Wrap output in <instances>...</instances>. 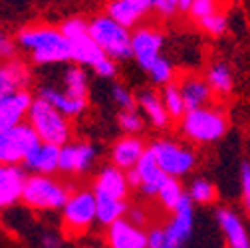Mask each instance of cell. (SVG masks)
<instances>
[{
  "label": "cell",
  "mask_w": 250,
  "mask_h": 248,
  "mask_svg": "<svg viewBox=\"0 0 250 248\" xmlns=\"http://www.w3.org/2000/svg\"><path fill=\"white\" fill-rule=\"evenodd\" d=\"M16 42L20 48H24L34 64L38 66H50V64H62V62L72 60L70 40L62 34L60 28L52 26H26L22 28Z\"/></svg>",
  "instance_id": "cell-1"
},
{
  "label": "cell",
  "mask_w": 250,
  "mask_h": 248,
  "mask_svg": "<svg viewBox=\"0 0 250 248\" xmlns=\"http://www.w3.org/2000/svg\"><path fill=\"white\" fill-rule=\"evenodd\" d=\"M28 123L34 127L42 143H50L58 147H64L66 143H70L72 137L70 117H66L42 98H36L32 107H30Z\"/></svg>",
  "instance_id": "cell-2"
},
{
  "label": "cell",
  "mask_w": 250,
  "mask_h": 248,
  "mask_svg": "<svg viewBox=\"0 0 250 248\" xmlns=\"http://www.w3.org/2000/svg\"><path fill=\"white\" fill-rule=\"evenodd\" d=\"M229 127L227 115L216 109V107H201V109H193L187 111L185 117L181 119V133L193 141V143H214L218 141Z\"/></svg>",
  "instance_id": "cell-3"
},
{
  "label": "cell",
  "mask_w": 250,
  "mask_h": 248,
  "mask_svg": "<svg viewBox=\"0 0 250 248\" xmlns=\"http://www.w3.org/2000/svg\"><path fill=\"white\" fill-rule=\"evenodd\" d=\"M70 195V189L54 175H30L24 185L22 203L36 210H58L64 208Z\"/></svg>",
  "instance_id": "cell-4"
},
{
  "label": "cell",
  "mask_w": 250,
  "mask_h": 248,
  "mask_svg": "<svg viewBox=\"0 0 250 248\" xmlns=\"http://www.w3.org/2000/svg\"><path fill=\"white\" fill-rule=\"evenodd\" d=\"M89 36L98 42L104 54L115 62L133 58L131 50V32L125 26L117 24L107 14L89 20Z\"/></svg>",
  "instance_id": "cell-5"
},
{
  "label": "cell",
  "mask_w": 250,
  "mask_h": 248,
  "mask_svg": "<svg viewBox=\"0 0 250 248\" xmlns=\"http://www.w3.org/2000/svg\"><path fill=\"white\" fill-rule=\"evenodd\" d=\"M98 221V203L91 189H78L70 195L62 208V225L64 232L72 238L82 236Z\"/></svg>",
  "instance_id": "cell-6"
},
{
  "label": "cell",
  "mask_w": 250,
  "mask_h": 248,
  "mask_svg": "<svg viewBox=\"0 0 250 248\" xmlns=\"http://www.w3.org/2000/svg\"><path fill=\"white\" fill-rule=\"evenodd\" d=\"M42 141L34 127L28 121H22L18 125L0 133V165H18L24 163L34 147Z\"/></svg>",
  "instance_id": "cell-7"
},
{
  "label": "cell",
  "mask_w": 250,
  "mask_h": 248,
  "mask_svg": "<svg viewBox=\"0 0 250 248\" xmlns=\"http://www.w3.org/2000/svg\"><path fill=\"white\" fill-rule=\"evenodd\" d=\"M149 149L153 153L155 161H157V165L161 167V171L173 179H179V177H185L187 173H191L197 163L195 153L189 147H185L173 139H157L155 143L149 145Z\"/></svg>",
  "instance_id": "cell-8"
},
{
  "label": "cell",
  "mask_w": 250,
  "mask_h": 248,
  "mask_svg": "<svg viewBox=\"0 0 250 248\" xmlns=\"http://www.w3.org/2000/svg\"><path fill=\"white\" fill-rule=\"evenodd\" d=\"M165 38L157 28L153 26H139L131 32V50L133 60L139 64L141 70H149L155 62L161 58Z\"/></svg>",
  "instance_id": "cell-9"
},
{
  "label": "cell",
  "mask_w": 250,
  "mask_h": 248,
  "mask_svg": "<svg viewBox=\"0 0 250 248\" xmlns=\"http://www.w3.org/2000/svg\"><path fill=\"white\" fill-rule=\"evenodd\" d=\"M98 149L85 141H70L60 147V173L82 175L96 161Z\"/></svg>",
  "instance_id": "cell-10"
},
{
  "label": "cell",
  "mask_w": 250,
  "mask_h": 248,
  "mask_svg": "<svg viewBox=\"0 0 250 248\" xmlns=\"http://www.w3.org/2000/svg\"><path fill=\"white\" fill-rule=\"evenodd\" d=\"M93 195L96 197H107V199H115V201H127V193H129V183H127V175L125 171L117 169L115 165H107L104 167L96 181H93L91 187Z\"/></svg>",
  "instance_id": "cell-11"
},
{
  "label": "cell",
  "mask_w": 250,
  "mask_h": 248,
  "mask_svg": "<svg viewBox=\"0 0 250 248\" xmlns=\"http://www.w3.org/2000/svg\"><path fill=\"white\" fill-rule=\"evenodd\" d=\"M107 246L109 248H147V232L133 225L129 219H119L107 227Z\"/></svg>",
  "instance_id": "cell-12"
},
{
  "label": "cell",
  "mask_w": 250,
  "mask_h": 248,
  "mask_svg": "<svg viewBox=\"0 0 250 248\" xmlns=\"http://www.w3.org/2000/svg\"><path fill=\"white\" fill-rule=\"evenodd\" d=\"M193 227H195V214H193V201L187 193V197L183 199V203L177 207V210L173 212V219L167 223L165 232H167V240L173 246H183L193 234Z\"/></svg>",
  "instance_id": "cell-13"
},
{
  "label": "cell",
  "mask_w": 250,
  "mask_h": 248,
  "mask_svg": "<svg viewBox=\"0 0 250 248\" xmlns=\"http://www.w3.org/2000/svg\"><path fill=\"white\" fill-rule=\"evenodd\" d=\"M32 82V74H30L28 66L22 60L14 58L8 60L0 66V103H2L8 96L16 94L20 89H26Z\"/></svg>",
  "instance_id": "cell-14"
},
{
  "label": "cell",
  "mask_w": 250,
  "mask_h": 248,
  "mask_svg": "<svg viewBox=\"0 0 250 248\" xmlns=\"http://www.w3.org/2000/svg\"><path fill=\"white\" fill-rule=\"evenodd\" d=\"M32 103H34V98L28 89H20L16 94L8 96L0 103V133L22 123L24 117H28Z\"/></svg>",
  "instance_id": "cell-15"
},
{
  "label": "cell",
  "mask_w": 250,
  "mask_h": 248,
  "mask_svg": "<svg viewBox=\"0 0 250 248\" xmlns=\"http://www.w3.org/2000/svg\"><path fill=\"white\" fill-rule=\"evenodd\" d=\"M28 175L18 165H0V208H8L22 201Z\"/></svg>",
  "instance_id": "cell-16"
},
{
  "label": "cell",
  "mask_w": 250,
  "mask_h": 248,
  "mask_svg": "<svg viewBox=\"0 0 250 248\" xmlns=\"http://www.w3.org/2000/svg\"><path fill=\"white\" fill-rule=\"evenodd\" d=\"M135 171L139 175V191L145 195V197H157L161 187L165 185V181L169 179L161 167L157 165V161H155L151 149L147 147L145 155L141 157V161L135 165Z\"/></svg>",
  "instance_id": "cell-17"
},
{
  "label": "cell",
  "mask_w": 250,
  "mask_h": 248,
  "mask_svg": "<svg viewBox=\"0 0 250 248\" xmlns=\"http://www.w3.org/2000/svg\"><path fill=\"white\" fill-rule=\"evenodd\" d=\"M145 151L147 147L137 135H125L117 139L111 147V165L121 171H129L141 161Z\"/></svg>",
  "instance_id": "cell-18"
},
{
  "label": "cell",
  "mask_w": 250,
  "mask_h": 248,
  "mask_svg": "<svg viewBox=\"0 0 250 248\" xmlns=\"http://www.w3.org/2000/svg\"><path fill=\"white\" fill-rule=\"evenodd\" d=\"M181 89V96L183 102L187 105V111H193V109H201V107H208L212 102V89L208 85V82L205 78L199 76H187L183 78L179 83Z\"/></svg>",
  "instance_id": "cell-19"
},
{
  "label": "cell",
  "mask_w": 250,
  "mask_h": 248,
  "mask_svg": "<svg viewBox=\"0 0 250 248\" xmlns=\"http://www.w3.org/2000/svg\"><path fill=\"white\" fill-rule=\"evenodd\" d=\"M137 105L143 111L145 119L151 123L155 129H167L171 125V115L165 109V103L161 100V94L153 89H141L137 94Z\"/></svg>",
  "instance_id": "cell-20"
},
{
  "label": "cell",
  "mask_w": 250,
  "mask_h": 248,
  "mask_svg": "<svg viewBox=\"0 0 250 248\" xmlns=\"http://www.w3.org/2000/svg\"><path fill=\"white\" fill-rule=\"evenodd\" d=\"M24 167L32 175H54L60 171V147L50 143H40L30 151L24 161Z\"/></svg>",
  "instance_id": "cell-21"
},
{
  "label": "cell",
  "mask_w": 250,
  "mask_h": 248,
  "mask_svg": "<svg viewBox=\"0 0 250 248\" xmlns=\"http://www.w3.org/2000/svg\"><path fill=\"white\" fill-rule=\"evenodd\" d=\"M216 223L221 227L223 234L227 236L229 248H250V236L244 228L240 216L230 208H218L216 210Z\"/></svg>",
  "instance_id": "cell-22"
},
{
  "label": "cell",
  "mask_w": 250,
  "mask_h": 248,
  "mask_svg": "<svg viewBox=\"0 0 250 248\" xmlns=\"http://www.w3.org/2000/svg\"><path fill=\"white\" fill-rule=\"evenodd\" d=\"M70 50H72V62L76 66H89L96 68L100 62L105 58L104 50L98 46V42L89 36V32L72 38L70 40Z\"/></svg>",
  "instance_id": "cell-23"
},
{
  "label": "cell",
  "mask_w": 250,
  "mask_h": 248,
  "mask_svg": "<svg viewBox=\"0 0 250 248\" xmlns=\"http://www.w3.org/2000/svg\"><path fill=\"white\" fill-rule=\"evenodd\" d=\"M62 85L64 87H58V89L64 91L68 98H72L76 102H82V103H87L89 85H87V74L82 70V66L66 68L64 76H62Z\"/></svg>",
  "instance_id": "cell-24"
},
{
  "label": "cell",
  "mask_w": 250,
  "mask_h": 248,
  "mask_svg": "<svg viewBox=\"0 0 250 248\" xmlns=\"http://www.w3.org/2000/svg\"><path fill=\"white\" fill-rule=\"evenodd\" d=\"M40 98L46 100L48 103H52L58 111H62V113H64L66 117H70V119L82 115V113L85 111V107H87V103L76 102V100L68 98L62 89H58V87H50V85H46V87L40 89Z\"/></svg>",
  "instance_id": "cell-25"
},
{
  "label": "cell",
  "mask_w": 250,
  "mask_h": 248,
  "mask_svg": "<svg viewBox=\"0 0 250 248\" xmlns=\"http://www.w3.org/2000/svg\"><path fill=\"white\" fill-rule=\"evenodd\" d=\"M205 80L208 82L212 94L216 96H229L234 87V76L227 62H212L207 70Z\"/></svg>",
  "instance_id": "cell-26"
},
{
  "label": "cell",
  "mask_w": 250,
  "mask_h": 248,
  "mask_svg": "<svg viewBox=\"0 0 250 248\" xmlns=\"http://www.w3.org/2000/svg\"><path fill=\"white\" fill-rule=\"evenodd\" d=\"M109 18H113L117 24L125 26L127 30L135 28L139 24V20L145 16V12L135 6L129 0H107V12Z\"/></svg>",
  "instance_id": "cell-27"
},
{
  "label": "cell",
  "mask_w": 250,
  "mask_h": 248,
  "mask_svg": "<svg viewBox=\"0 0 250 248\" xmlns=\"http://www.w3.org/2000/svg\"><path fill=\"white\" fill-rule=\"evenodd\" d=\"M98 203V223L109 227L115 221L123 219L127 212V201H115L107 197H96Z\"/></svg>",
  "instance_id": "cell-28"
},
{
  "label": "cell",
  "mask_w": 250,
  "mask_h": 248,
  "mask_svg": "<svg viewBox=\"0 0 250 248\" xmlns=\"http://www.w3.org/2000/svg\"><path fill=\"white\" fill-rule=\"evenodd\" d=\"M161 100L165 103V109L169 111L171 119L173 121H181L187 113V105L183 102V96H181V89L177 83H169L161 89Z\"/></svg>",
  "instance_id": "cell-29"
},
{
  "label": "cell",
  "mask_w": 250,
  "mask_h": 248,
  "mask_svg": "<svg viewBox=\"0 0 250 248\" xmlns=\"http://www.w3.org/2000/svg\"><path fill=\"white\" fill-rule=\"evenodd\" d=\"M185 197H187V193H185V189H183V185L179 183V179H173V177H169V179L165 181V185L161 187V191H159V195H157L159 203H161L167 210H171V212L177 210V207L183 203Z\"/></svg>",
  "instance_id": "cell-30"
},
{
  "label": "cell",
  "mask_w": 250,
  "mask_h": 248,
  "mask_svg": "<svg viewBox=\"0 0 250 248\" xmlns=\"http://www.w3.org/2000/svg\"><path fill=\"white\" fill-rule=\"evenodd\" d=\"M189 197L197 205H210L216 199V189L207 179H195L189 187Z\"/></svg>",
  "instance_id": "cell-31"
},
{
  "label": "cell",
  "mask_w": 250,
  "mask_h": 248,
  "mask_svg": "<svg viewBox=\"0 0 250 248\" xmlns=\"http://www.w3.org/2000/svg\"><path fill=\"white\" fill-rule=\"evenodd\" d=\"M147 74H149V78H151V82L153 83H157V85H161V87H165V85H169V83H173V76H175V68H173V64L167 60V58H159L155 64L147 70Z\"/></svg>",
  "instance_id": "cell-32"
},
{
  "label": "cell",
  "mask_w": 250,
  "mask_h": 248,
  "mask_svg": "<svg viewBox=\"0 0 250 248\" xmlns=\"http://www.w3.org/2000/svg\"><path fill=\"white\" fill-rule=\"evenodd\" d=\"M117 123L125 135H139L145 127V117L137 109H127V111L119 113Z\"/></svg>",
  "instance_id": "cell-33"
},
{
  "label": "cell",
  "mask_w": 250,
  "mask_h": 248,
  "mask_svg": "<svg viewBox=\"0 0 250 248\" xmlns=\"http://www.w3.org/2000/svg\"><path fill=\"white\" fill-rule=\"evenodd\" d=\"M199 26L205 30L207 34H210V36H221V34H225V32H227V28H229V20H227V16H225V14L214 12V14L207 16V18H203V20L199 22Z\"/></svg>",
  "instance_id": "cell-34"
},
{
  "label": "cell",
  "mask_w": 250,
  "mask_h": 248,
  "mask_svg": "<svg viewBox=\"0 0 250 248\" xmlns=\"http://www.w3.org/2000/svg\"><path fill=\"white\" fill-rule=\"evenodd\" d=\"M111 98H113V102L121 107V111L135 109V105H137V96H133L131 91L125 87V85H121V83H113V87H111Z\"/></svg>",
  "instance_id": "cell-35"
},
{
  "label": "cell",
  "mask_w": 250,
  "mask_h": 248,
  "mask_svg": "<svg viewBox=\"0 0 250 248\" xmlns=\"http://www.w3.org/2000/svg\"><path fill=\"white\" fill-rule=\"evenodd\" d=\"M214 12H218V0H193V4L189 8V14L197 22H201L203 18H207Z\"/></svg>",
  "instance_id": "cell-36"
},
{
  "label": "cell",
  "mask_w": 250,
  "mask_h": 248,
  "mask_svg": "<svg viewBox=\"0 0 250 248\" xmlns=\"http://www.w3.org/2000/svg\"><path fill=\"white\" fill-rule=\"evenodd\" d=\"M60 30L68 40H72V38H78V36L89 32V22H85L83 18H70L60 26Z\"/></svg>",
  "instance_id": "cell-37"
},
{
  "label": "cell",
  "mask_w": 250,
  "mask_h": 248,
  "mask_svg": "<svg viewBox=\"0 0 250 248\" xmlns=\"http://www.w3.org/2000/svg\"><path fill=\"white\" fill-rule=\"evenodd\" d=\"M147 248H167L169 240H167V232L161 227H155L147 232Z\"/></svg>",
  "instance_id": "cell-38"
},
{
  "label": "cell",
  "mask_w": 250,
  "mask_h": 248,
  "mask_svg": "<svg viewBox=\"0 0 250 248\" xmlns=\"http://www.w3.org/2000/svg\"><path fill=\"white\" fill-rule=\"evenodd\" d=\"M240 187H242V205L250 212V165L248 163L240 167Z\"/></svg>",
  "instance_id": "cell-39"
},
{
  "label": "cell",
  "mask_w": 250,
  "mask_h": 248,
  "mask_svg": "<svg viewBox=\"0 0 250 248\" xmlns=\"http://www.w3.org/2000/svg\"><path fill=\"white\" fill-rule=\"evenodd\" d=\"M93 72H96L100 78H115L117 76V62L105 56L100 64L93 68Z\"/></svg>",
  "instance_id": "cell-40"
},
{
  "label": "cell",
  "mask_w": 250,
  "mask_h": 248,
  "mask_svg": "<svg viewBox=\"0 0 250 248\" xmlns=\"http://www.w3.org/2000/svg\"><path fill=\"white\" fill-rule=\"evenodd\" d=\"M153 10L157 12L159 16L169 18V16H173L179 10V0H155Z\"/></svg>",
  "instance_id": "cell-41"
},
{
  "label": "cell",
  "mask_w": 250,
  "mask_h": 248,
  "mask_svg": "<svg viewBox=\"0 0 250 248\" xmlns=\"http://www.w3.org/2000/svg\"><path fill=\"white\" fill-rule=\"evenodd\" d=\"M0 58L2 60H14L16 58V42L8 36H0Z\"/></svg>",
  "instance_id": "cell-42"
},
{
  "label": "cell",
  "mask_w": 250,
  "mask_h": 248,
  "mask_svg": "<svg viewBox=\"0 0 250 248\" xmlns=\"http://www.w3.org/2000/svg\"><path fill=\"white\" fill-rule=\"evenodd\" d=\"M129 216L127 219L133 223V225H137V227H145V223H147V214L141 210V208H129V212H127Z\"/></svg>",
  "instance_id": "cell-43"
},
{
  "label": "cell",
  "mask_w": 250,
  "mask_h": 248,
  "mask_svg": "<svg viewBox=\"0 0 250 248\" xmlns=\"http://www.w3.org/2000/svg\"><path fill=\"white\" fill-rule=\"evenodd\" d=\"M60 244H62V242H60V238H58L54 232H50V234L46 232L44 238H42V246H44V248H60Z\"/></svg>",
  "instance_id": "cell-44"
},
{
  "label": "cell",
  "mask_w": 250,
  "mask_h": 248,
  "mask_svg": "<svg viewBox=\"0 0 250 248\" xmlns=\"http://www.w3.org/2000/svg\"><path fill=\"white\" fill-rule=\"evenodd\" d=\"M129 2H133L135 6H139L145 14H147L149 10H153V6H155V0H129Z\"/></svg>",
  "instance_id": "cell-45"
},
{
  "label": "cell",
  "mask_w": 250,
  "mask_h": 248,
  "mask_svg": "<svg viewBox=\"0 0 250 248\" xmlns=\"http://www.w3.org/2000/svg\"><path fill=\"white\" fill-rule=\"evenodd\" d=\"M191 4H193V0H179V10H185V12H189Z\"/></svg>",
  "instance_id": "cell-46"
},
{
  "label": "cell",
  "mask_w": 250,
  "mask_h": 248,
  "mask_svg": "<svg viewBox=\"0 0 250 248\" xmlns=\"http://www.w3.org/2000/svg\"><path fill=\"white\" fill-rule=\"evenodd\" d=\"M167 248H181V246H173V244H169V246H167Z\"/></svg>",
  "instance_id": "cell-47"
},
{
  "label": "cell",
  "mask_w": 250,
  "mask_h": 248,
  "mask_svg": "<svg viewBox=\"0 0 250 248\" xmlns=\"http://www.w3.org/2000/svg\"><path fill=\"white\" fill-rule=\"evenodd\" d=\"M0 36H2V30H0Z\"/></svg>",
  "instance_id": "cell-48"
},
{
  "label": "cell",
  "mask_w": 250,
  "mask_h": 248,
  "mask_svg": "<svg viewBox=\"0 0 250 248\" xmlns=\"http://www.w3.org/2000/svg\"><path fill=\"white\" fill-rule=\"evenodd\" d=\"M248 165H250V159H248Z\"/></svg>",
  "instance_id": "cell-49"
}]
</instances>
